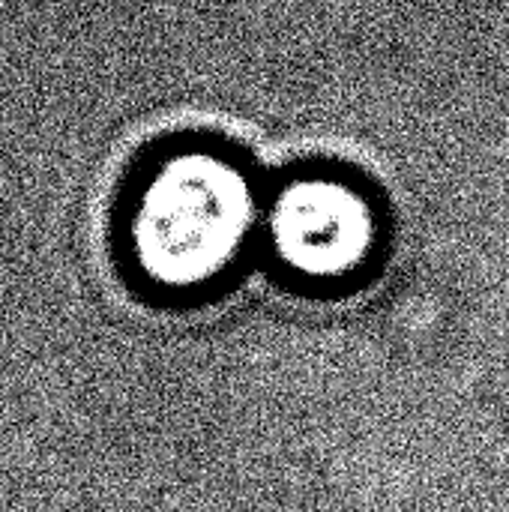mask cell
Listing matches in <instances>:
<instances>
[{"label":"cell","instance_id":"1","mask_svg":"<svg viewBox=\"0 0 509 512\" xmlns=\"http://www.w3.org/2000/svg\"><path fill=\"white\" fill-rule=\"evenodd\" d=\"M246 180L216 156H171L138 189L129 246L150 279L189 288L219 273L249 222Z\"/></svg>","mask_w":509,"mask_h":512},{"label":"cell","instance_id":"2","mask_svg":"<svg viewBox=\"0 0 509 512\" xmlns=\"http://www.w3.org/2000/svg\"><path fill=\"white\" fill-rule=\"evenodd\" d=\"M276 249L306 273H339L363 255L372 228L363 201L339 183H300L273 213Z\"/></svg>","mask_w":509,"mask_h":512}]
</instances>
